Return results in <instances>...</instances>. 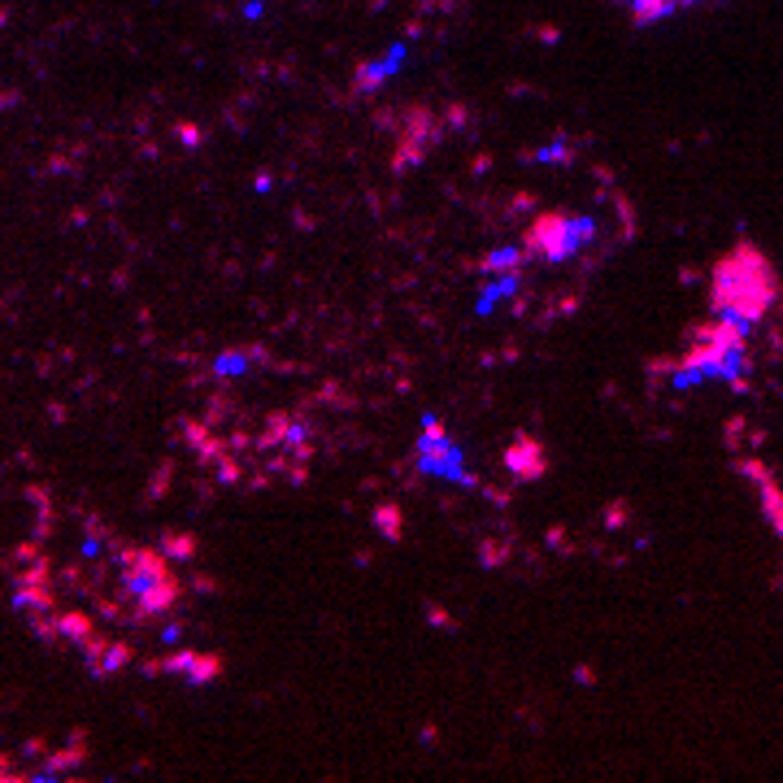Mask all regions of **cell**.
<instances>
[{
  "label": "cell",
  "instance_id": "obj_11",
  "mask_svg": "<svg viewBox=\"0 0 783 783\" xmlns=\"http://www.w3.org/2000/svg\"><path fill=\"white\" fill-rule=\"evenodd\" d=\"M374 523H379V532L388 535V540H400V509H396V505L374 509Z\"/></svg>",
  "mask_w": 783,
  "mask_h": 783
},
{
  "label": "cell",
  "instance_id": "obj_1",
  "mask_svg": "<svg viewBox=\"0 0 783 783\" xmlns=\"http://www.w3.org/2000/svg\"><path fill=\"white\" fill-rule=\"evenodd\" d=\"M779 296V283H775V270L770 261L757 249L740 244L735 252H727L718 266H714V283H709V305L723 318H735V322H761L766 309L775 305Z\"/></svg>",
  "mask_w": 783,
  "mask_h": 783
},
{
  "label": "cell",
  "instance_id": "obj_3",
  "mask_svg": "<svg viewBox=\"0 0 783 783\" xmlns=\"http://www.w3.org/2000/svg\"><path fill=\"white\" fill-rule=\"evenodd\" d=\"M592 240H596V218L592 214H540L527 231V252L549 261V266H561L575 252H584Z\"/></svg>",
  "mask_w": 783,
  "mask_h": 783
},
{
  "label": "cell",
  "instance_id": "obj_2",
  "mask_svg": "<svg viewBox=\"0 0 783 783\" xmlns=\"http://www.w3.org/2000/svg\"><path fill=\"white\" fill-rule=\"evenodd\" d=\"M118 561H122V587L140 601L144 618L162 614V610L174 605V596H179V579L170 575V566H166L162 553H153V549H127Z\"/></svg>",
  "mask_w": 783,
  "mask_h": 783
},
{
  "label": "cell",
  "instance_id": "obj_6",
  "mask_svg": "<svg viewBox=\"0 0 783 783\" xmlns=\"http://www.w3.org/2000/svg\"><path fill=\"white\" fill-rule=\"evenodd\" d=\"M400 61H405V44H396V48H392L388 57H379V61H365L362 70H357V79H353V92H357V96L379 92V87L396 75V66H400Z\"/></svg>",
  "mask_w": 783,
  "mask_h": 783
},
{
  "label": "cell",
  "instance_id": "obj_7",
  "mask_svg": "<svg viewBox=\"0 0 783 783\" xmlns=\"http://www.w3.org/2000/svg\"><path fill=\"white\" fill-rule=\"evenodd\" d=\"M166 671L170 674H183L192 688H205V683H214L218 679V671H223V662L218 657H200V653H179V657H170L166 662Z\"/></svg>",
  "mask_w": 783,
  "mask_h": 783
},
{
  "label": "cell",
  "instance_id": "obj_8",
  "mask_svg": "<svg viewBox=\"0 0 783 783\" xmlns=\"http://www.w3.org/2000/svg\"><path fill=\"white\" fill-rule=\"evenodd\" d=\"M627 13H631V22L636 27H653V22H662V18H671L674 9V0H618Z\"/></svg>",
  "mask_w": 783,
  "mask_h": 783
},
{
  "label": "cell",
  "instance_id": "obj_5",
  "mask_svg": "<svg viewBox=\"0 0 783 783\" xmlns=\"http://www.w3.org/2000/svg\"><path fill=\"white\" fill-rule=\"evenodd\" d=\"M505 466L527 483V479H540L549 471V457H544V448L535 444L532 435H518V440L509 444V453H505Z\"/></svg>",
  "mask_w": 783,
  "mask_h": 783
},
{
  "label": "cell",
  "instance_id": "obj_13",
  "mask_svg": "<svg viewBox=\"0 0 783 783\" xmlns=\"http://www.w3.org/2000/svg\"><path fill=\"white\" fill-rule=\"evenodd\" d=\"M166 553H174L179 561H183V558H192V553H196L192 535H170V540H166Z\"/></svg>",
  "mask_w": 783,
  "mask_h": 783
},
{
  "label": "cell",
  "instance_id": "obj_10",
  "mask_svg": "<svg viewBox=\"0 0 783 783\" xmlns=\"http://www.w3.org/2000/svg\"><path fill=\"white\" fill-rule=\"evenodd\" d=\"M744 475H757V479H761V501H766V514H770L775 532H783V497H779V488L770 483V475H766V471H757L753 462H744Z\"/></svg>",
  "mask_w": 783,
  "mask_h": 783
},
{
  "label": "cell",
  "instance_id": "obj_12",
  "mask_svg": "<svg viewBox=\"0 0 783 783\" xmlns=\"http://www.w3.org/2000/svg\"><path fill=\"white\" fill-rule=\"evenodd\" d=\"M214 370H218V374H244V370H249V357H244V353H226V357H218Z\"/></svg>",
  "mask_w": 783,
  "mask_h": 783
},
{
  "label": "cell",
  "instance_id": "obj_4",
  "mask_svg": "<svg viewBox=\"0 0 783 783\" xmlns=\"http://www.w3.org/2000/svg\"><path fill=\"white\" fill-rule=\"evenodd\" d=\"M418 471L431 479H453V483H466L475 488V479L466 475V453L448 440L444 422L435 414L422 418V435H418Z\"/></svg>",
  "mask_w": 783,
  "mask_h": 783
},
{
  "label": "cell",
  "instance_id": "obj_9",
  "mask_svg": "<svg viewBox=\"0 0 783 783\" xmlns=\"http://www.w3.org/2000/svg\"><path fill=\"white\" fill-rule=\"evenodd\" d=\"M527 257H532V252H527V244H523V249H518V244H509V249L488 252V257H483V275H492V279H497V275H518Z\"/></svg>",
  "mask_w": 783,
  "mask_h": 783
}]
</instances>
